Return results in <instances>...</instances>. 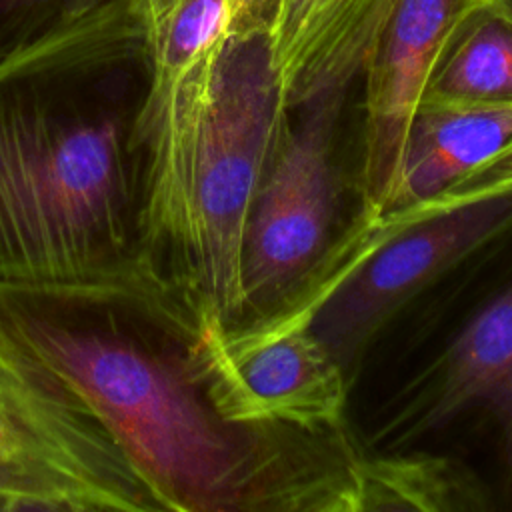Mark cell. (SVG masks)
I'll return each mask as SVG.
<instances>
[{"label":"cell","mask_w":512,"mask_h":512,"mask_svg":"<svg viewBox=\"0 0 512 512\" xmlns=\"http://www.w3.org/2000/svg\"><path fill=\"white\" fill-rule=\"evenodd\" d=\"M0 326L94 414L162 512H360L352 428L226 420L202 324L144 268L0 280Z\"/></svg>","instance_id":"obj_1"},{"label":"cell","mask_w":512,"mask_h":512,"mask_svg":"<svg viewBox=\"0 0 512 512\" xmlns=\"http://www.w3.org/2000/svg\"><path fill=\"white\" fill-rule=\"evenodd\" d=\"M152 62L138 0L0 60V280L142 268Z\"/></svg>","instance_id":"obj_2"},{"label":"cell","mask_w":512,"mask_h":512,"mask_svg":"<svg viewBox=\"0 0 512 512\" xmlns=\"http://www.w3.org/2000/svg\"><path fill=\"white\" fill-rule=\"evenodd\" d=\"M288 116L268 22L232 26L208 68L146 106L142 268L188 306L206 334L242 324L246 218Z\"/></svg>","instance_id":"obj_3"},{"label":"cell","mask_w":512,"mask_h":512,"mask_svg":"<svg viewBox=\"0 0 512 512\" xmlns=\"http://www.w3.org/2000/svg\"><path fill=\"white\" fill-rule=\"evenodd\" d=\"M444 278L456 288L454 316L414 354L372 414L352 428L364 452L430 450L460 432L486 438L494 508L512 510V228Z\"/></svg>","instance_id":"obj_4"},{"label":"cell","mask_w":512,"mask_h":512,"mask_svg":"<svg viewBox=\"0 0 512 512\" xmlns=\"http://www.w3.org/2000/svg\"><path fill=\"white\" fill-rule=\"evenodd\" d=\"M512 228V176L350 222L292 298L262 322H298L352 384L380 332L424 290ZM260 324V322H256Z\"/></svg>","instance_id":"obj_5"},{"label":"cell","mask_w":512,"mask_h":512,"mask_svg":"<svg viewBox=\"0 0 512 512\" xmlns=\"http://www.w3.org/2000/svg\"><path fill=\"white\" fill-rule=\"evenodd\" d=\"M162 512L94 414L0 326V512Z\"/></svg>","instance_id":"obj_6"},{"label":"cell","mask_w":512,"mask_h":512,"mask_svg":"<svg viewBox=\"0 0 512 512\" xmlns=\"http://www.w3.org/2000/svg\"><path fill=\"white\" fill-rule=\"evenodd\" d=\"M346 100L322 98L290 110L274 142L244 228L238 330L284 306L346 228V176L336 152Z\"/></svg>","instance_id":"obj_7"},{"label":"cell","mask_w":512,"mask_h":512,"mask_svg":"<svg viewBox=\"0 0 512 512\" xmlns=\"http://www.w3.org/2000/svg\"><path fill=\"white\" fill-rule=\"evenodd\" d=\"M494 0H398L364 68L354 190L360 220L394 202L414 112L466 24Z\"/></svg>","instance_id":"obj_8"},{"label":"cell","mask_w":512,"mask_h":512,"mask_svg":"<svg viewBox=\"0 0 512 512\" xmlns=\"http://www.w3.org/2000/svg\"><path fill=\"white\" fill-rule=\"evenodd\" d=\"M210 396L238 424L310 432L350 428V384L340 364L298 322H260L206 334Z\"/></svg>","instance_id":"obj_9"},{"label":"cell","mask_w":512,"mask_h":512,"mask_svg":"<svg viewBox=\"0 0 512 512\" xmlns=\"http://www.w3.org/2000/svg\"><path fill=\"white\" fill-rule=\"evenodd\" d=\"M398 0H276L268 20L284 102L348 96Z\"/></svg>","instance_id":"obj_10"},{"label":"cell","mask_w":512,"mask_h":512,"mask_svg":"<svg viewBox=\"0 0 512 512\" xmlns=\"http://www.w3.org/2000/svg\"><path fill=\"white\" fill-rule=\"evenodd\" d=\"M510 142L512 100L424 94L408 128L398 190L388 212L440 196Z\"/></svg>","instance_id":"obj_11"},{"label":"cell","mask_w":512,"mask_h":512,"mask_svg":"<svg viewBox=\"0 0 512 512\" xmlns=\"http://www.w3.org/2000/svg\"><path fill=\"white\" fill-rule=\"evenodd\" d=\"M496 510L482 478L464 462L434 450L366 452L360 512Z\"/></svg>","instance_id":"obj_12"},{"label":"cell","mask_w":512,"mask_h":512,"mask_svg":"<svg viewBox=\"0 0 512 512\" xmlns=\"http://www.w3.org/2000/svg\"><path fill=\"white\" fill-rule=\"evenodd\" d=\"M148 34L152 86L160 104L202 72L220 52L230 26V0H138Z\"/></svg>","instance_id":"obj_13"},{"label":"cell","mask_w":512,"mask_h":512,"mask_svg":"<svg viewBox=\"0 0 512 512\" xmlns=\"http://www.w3.org/2000/svg\"><path fill=\"white\" fill-rule=\"evenodd\" d=\"M424 94L464 100H512V18L494 2L458 34Z\"/></svg>","instance_id":"obj_14"},{"label":"cell","mask_w":512,"mask_h":512,"mask_svg":"<svg viewBox=\"0 0 512 512\" xmlns=\"http://www.w3.org/2000/svg\"><path fill=\"white\" fill-rule=\"evenodd\" d=\"M106 2L110 0H4L0 4V60Z\"/></svg>","instance_id":"obj_15"},{"label":"cell","mask_w":512,"mask_h":512,"mask_svg":"<svg viewBox=\"0 0 512 512\" xmlns=\"http://www.w3.org/2000/svg\"><path fill=\"white\" fill-rule=\"evenodd\" d=\"M512 176V142L504 146L494 158L472 170L468 176L458 180L450 188H468V186H482V184H492L502 178Z\"/></svg>","instance_id":"obj_16"},{"label":"cell","mask_w":512,"mask_h":512,"mask_svg":"<svg viewBox=\"0 0 512 512\" xmlns=\"http://www.w3.org/2000/svg\"><path fill=\"white\" fill-rule=\"evenodd\" d=\"M276 0H230L232 26L248 22H268ZM230 26V28H232Z\"/></svg>","instance_id":"obj_17"},{"label":"cell","mask_w":512,"mask_h":512,"mask_svg":"<svg viewBox=\"0 0 512 512\" xmlns=\"http://www.w3.org/2000/svg\"><path fill=\"white\" fill-rule=\"evenodd\" d=\"M494 6L512 18V0H494Z\"/></svg>","instance_id":"obj_18"},{"label":"cell","mask_w":512,"mask_h":512,"mask_svg":"<svg viewBox=\"0 0 512 512\" xmlns=\"http://www.w3.org/2000/svg\"><path fill=\"white\" fill-rule=\"evenodd\" d=\"M2 2H4V0H0V4H2Z\"/></svg>","instance_id":"obj_19"}]
</instances>
